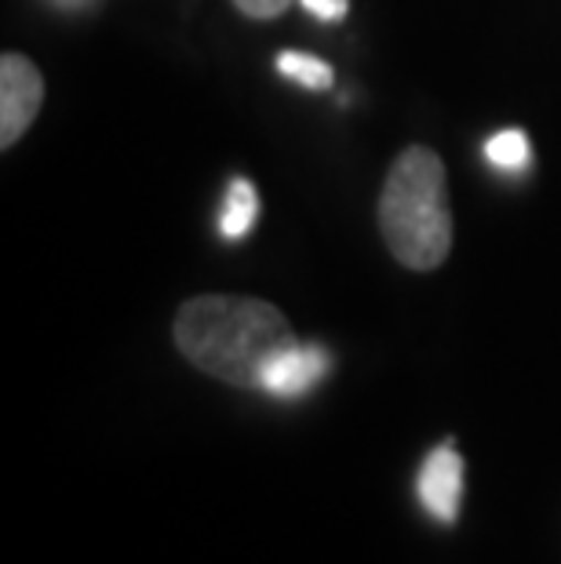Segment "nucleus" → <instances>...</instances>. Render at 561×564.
Listing matches in <instances>:
<instances>
[{
  "label": "nucleus",
  "instance_id": "obj_1",
  "mask_svg": "<svg viewBox=\"0 0 561 564\" xmlns=\"http://www.w3.org/2000/svg\"><path fill=\"white\" fill-rule=\"evenodd\" d=\"M172 339L197 371L245 390H259L267 368L300 343L289 317L252 295L186 299L172 321Z\"/></svg>",
  "mask_w": 561,
  "mask_h": 564
},
{
  "label": "nucleus",
  "instance_id": "obj_2",
  "mask_svg": "<svg viewBox=\"0 0 561 564\" xmlns=\"http://www.w3.org/2000/svg\"><path fill=\"white\" fill-rule=\"evenodd\" d=\"M379 234L404 270L431 273L449 259L456 230L449 208L445 161L431 147H409L398 153L379 194Z\"/></svg>",
  "mask_w": 561,
  "mask_h": 564
},
{
  "label": "nucleus",
  "instance_id": "obj_3",
  "mask_svg": "<svg viewBox=\"0 0 561 564\" xmlns=\"http://www.w3.org/2000/svg\"><path fill=\"white\" fill-rule=\"evenodd\" d=\"M44 106V74L30 55H0V150H11L37 121Z\"/></svg>",
  "mask_w": 561,
  "mask_h": 564
},
{
  "label": "nucleus",
  "instance_id": "obj_4",
  "mask_svg": "<svg viewBox=\"0 0 561 564\" xmlns=\"http://www.w3.org/2000/svg\"><path fill=\"white\" fill-rule=\"evenodd\" d=\"M463 499V459L452 441L438 444L420 466V502L438 524H456Z\"/></svg>",
  "mask_w": 561,
  "mask_h": 564
},
{
  "label": "nucleus",
  "instance_id": "obj_5",
  "mask_svg": "<svg viewBox=\"0 0 561 564\" xmlns=\"http://www.w3.org/2000/svg\"><path fill=\"white\" fill-rule=\"evenodd\" d=\"M328 368H332V357L321 350V346L295 343L267 368V376H262L259 390L270 393V398L295 401V398H303V393L314 390L317 382L328 376Z\"/></svg>",
  "mask_w": 561,
  "mask_h": 564
},
{
  "label": "nucleus",
  "instance_id": "obj_6",
  "mask_svg": "<svg viewBox=\"0 0 561 564\" xmlns=\"http://www.w3.org/2000/svg\"><path fill=\"white\" fill-rule=\"evenodd\" d=\"M256 215H259V194H256V186L248 183L245 175L230 178V186H226L223 215H219V234L226 237V241H237V237L252 234Z\"/></svg>",
  "mask_w": 561,
  "mask_h": 564
},
{
  "label": "nucleus",
  "instance_id": "obj_7",
  "mask_svg": "<svg viewBox=\"0 0 561 564\" xmlns=\"http://www.w3.org/2000/svg\"><path fill=\"white\" fill-rule=\"evenodd\" d=\"M278 74L295 80V84H303V88H314V91H325L336 84V69H332L325 58L303 55V52H281L278 55Z\"/></svg>",
  "mask_w": 561,
  "mask_h": 564
},
{
  "label": "nucleus",
  "instance_id": "obj_8",
  "mask_svg": "<svg viewBox=\"0 0 561 564\" xmlns=\"http://www.w3.org/2000/svg\"><path fill=\"white\" fill-rule=\"evenodd\" d=\"M485 158L488 164L504 167V172H521V167L532 161V150H529L525 131L507 128V131H496V135L485 142Z\"/></svg>",
  "mask_w": 561,
  "mask_h": 564
},
{
  "label": "nucleus",
  "instance_id": "obj_9",
  "mask_svg": "<svg viewBox=\"0 0 561 564\" xmlns=\"http://www.w3.org/2000/svg\"><path fill=\"white\" fill-rule=\"evenodd\" d=\"M295 4V0H234V8L241 11V15L256 19V22H267V19H278L284 15Z\"/></svg>",
  "mask_w": 561,
  "mask_h": 564
},
{
  "label": "nucleus",
  "instance_id": "obj_10",
  "mask_svg": "<svg viewBox=\"0 0 561 564\" xmlns=\"http://www.w3.org/2000/svg\"><path fill=\"white\" fill-rule=\"evenodd\" d=\"M300 4L321 22H339L346 15V0H300Z\"/></svg>",
  "mask_w": 561,
  "mask_h": 564
},
{
  "label": "nucleus",
  "instance_id": "obj_11",
  "mask_svg": "<svg viewBox=\"0 0 561 564\" xmlns=\"http://www.w3.org/2000/svg\"><path fill=\"white\" fill-rule=\"evenodd\" d=\"M52 4H58V8H88V4H95V0H52Z\"/></svg>",
  "mask_w": 561,
  "mask_h": 564
}]
</instances>
